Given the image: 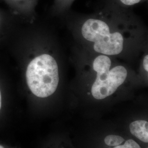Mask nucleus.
Wrapping results in <instances>:
<instances>
[{"instance_id":"obj_1","label":"nucleus","mask_w":148,"mask_h":148,"mask_svg":"<svg viewBox=\"0 0 148 148\" xmlns=\"http://www.w3.org/2000/svg\"><path fill=\"white\" fill-rule=\"evenodd\" d=\"M26 77L28 87L34 95L48 97L53 95L58 85L57 63L47 54L37 56L28 65Z\"/></svg>"},{"instance_id":"obj_2","label":"nucleus","mask_w":148,"mask_h":148,"mask_svg":"<svg viewBox=\"0 0 148 148\" xmlns=\"http://www.w3.org/2000/svg\"><path fill=\"white\" fill-rule=\"evenodd\" d=\"M111 64L110 59L106 55L98 56L93 62L97 77L91 92L97 99H103L112 95L127 77V70L124 66L119 65L110 70Z\"/></svg>"},{"instance_id":"obj_3","label":"nucleus","mask_w":148,"mask_h":148,"mask_svg":"<svg viewBox=\"0 0 148 148\" xmlns=\"http://www.w3.org/2000/svg\"><path fill=\"white\" fill-rule=\"evenodd\" d=\"M83 37L94 42V49L104 55L113 56L121 53L123 48V38L120 32H110L108 25L98 19H90L82 27Z\"/></svg>"},{"instance_id":"obj_4","label":"nucleus","mask_w":148,"mask_h":148,"mask_svg":"<svg viewBox=\"0 0 148 148\" xmlns=\"http://www.w3.org/2000/svg\"><path fill=\"white\" fill-rule=\"evenodd\" d=\"M148 123L144 120H138L132 122L130 129L133 136L144 143L148 142Z\"/></svg>"},{"instance_id":"obj_5","label":"nucleus","mask_w":148,"mask_h":148,"mask_svg":"<svg viewBox=\"0 0 148 148\" xmlns=\"http://www.w3.org/2000/svg\"><path fill=\"white\" fill-rule=\"evenodd\" d=\"M123 138L117 135H109L106 137L104 142L107 145L117 147L124 142Z\"/></svg>"},{"instance_id":"obj_6","label":"nucleus","mask_w":148,"mask_h":148,"mask_svg":"<svg viewBox=\"0 0 148 148\" xmlns=\"http://www.w3.org/2000/svg\"><path fill=\"white\" fill-rule=\"evenodd\" d=\"M123 148H141L140 146L132 139H129L127 140L124 145H123Z\"/></svg>"},{"instance_id":"obj_7","label":"nucleus","mask_w":148,"mask_h":148,"mask_svg":"<svg viewBox=\"0 0 148 148\" xmlns=\"http://www.w3.org/2000/svg\"><path fill=\"white\" fill-rule=\"evenodd\" d=\"M122 2L128 5H132L139 3L141 0H120Z\"/></svg>"},{"instance_id":"obj_8","label":"nucleus","mask_w":148,"mask_h":148,"mask_svg":"<svg viewBox=\"0 0 148 148\" xmlns=\"http://www.w3.org/2000/svg\"><path fill=\"white\" fill-rule=\"evenodd\" d=\"M148 55L145 56L144 58L143 59V66L145 70L146 71L148 72Z\"/></svg>"},{"instance_id":"obj_9","label":"nucleus","mask_w":148,"mask_h":148,"mask_svg":"<svg viewBox=\"0 0 148 148\" xmlns=\"http://www.w3.org/2000/svg\"><path fill=\"white\" fill-rule=\"evenodd\" d=\"M1 104H2V98H1V91H0V109L1 108Z\"/></svg>"},{"instance_id":"obj_10","label":"nucleus","mask_w":148,"mask_h":148,"mask_svg":"<svg viewBox=\"0 0 148 148\" xmlns=\"http://www.w3.org/2000/svg\"><path fill=\"white\" fill-rule=\"evenodd\" d=\"M119 148H123V145H119Z\"/></svg>"},{"instance_id":"obj_11","label":"nucleus","mask_w":148,"mask_h":148,"mask_svg":"<svg viewBox=\"0 0 148 148\" xmlns=\"http://www.w3.org/2000/svg\"><path fill=\"white\" fill-rule=\"evenodd\" d=\"M0 148H4V147H3V146H2V145H0Z\"/></svg>"},{"instance_id":"obj_12","label":"nucleus","mask_w":148,"mask_h":148,"mask_svg":"<svg viewBox=\"0 0 148 148\" xmlns=\"http://www.w3.org/2000/svg\"><path fill=\"white\" fill-rule=\"evenodd\" d=\"M114 148H119V146H117V147H115Z\"/></svg>"},{"instance_id":"obj_13","label":"nucleus","mask_w":148,"mask_h":148,"mask_svg":"<svg viewBox=\"0 0 148 148\" xmlns=\"http://www.w3.org/2000/svg\"></svg>"}]
</instances>
